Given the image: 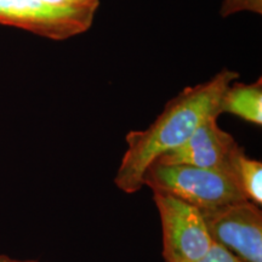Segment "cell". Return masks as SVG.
<instances>
[{
    "label": "cell",
    "mask_w": 262,
    "mask_h": 262,
    "mask_svg": "<svg viewBox=\"0 0 262 262\" xmlns=\"http://www.w3.org/2000/svg\"><path fill=\"white\" fill-rule=\"evenodd\" d=\"M238 77V72L224 68L210 80L185 88L147 129L130 131L114 185L127 194L139 192L147 168L158 157L185 143L206 118L222 114V95Z\"/></svg>",
    "instance_id": "6da1fadb"
},
{
    "label": "cell",
    "mask_w": 262,
    "mask_h": 262,
    "mask_svg": "<svg viewBox=\"0 0 262 262\" xmlns=\"http://www.w3.org/2000/svg\"><path fill=\"white\" fill-rule=\"evenodd\" d=\"M100 0H0V24L66 40L89 31Z\"/></svg>",
    "instance_id": "7a4b0ae2"
},
{
    "label": "cell",
    "mask_w": 262,
    "mask_h": 262,
    "mask_svg": "<svg viewBox=\"0 0 262 262\" xmlns=\"http://www.w3.org/2000/svg\"><path fill=\"white\" fill-rule=\"evenodd\" d=\"M143 186L181 199L199 210L247 201L229 173L181 164L152 163L143 175Z\"/></svg>",
    "instance_id": "3957f363"
},
{
    "label": "cell",
    "mask_w": 262,
    "mask_h": 262,
    "mask_svg": "<svg viewBox=\"0 0 262 262\" xmlns=\"http://www.w3.org/2000/svg\"><path fill=\"white\" fill-rule=\"evenodd\" d=\"M153 201L162 225L163 257L201 261L214 243L201 210L165 193L153 192Z\"/></svg>",
    "instance_id": "277c9868"
},
{
    "label": "cell",
    "mask_w": 262,
    "mask_h": 262,
    "mask_svg": "<svg viewBox=\"0 0 262 262\" xmlns=\"http://www.w3.org/2000/svg\"><path fill=\"white\" fill-rule=\"evenodd\" d=\"M209 235L243 262H262V212L253 202L201 210Z\"/></svg>",
    "instance_id": "5b68a950"
},
{
    "label": "cell",
    "mask_w": 262,
    "mask_h": 262,
    "mask_svg": "<svg viewBox=\"0 0 262 262\" xmlns=\"http://www.w3.org/2000/svg\"><path fill=\"white\" fill-rule=\"evenodd\" d=\"M243 150V147L238 145L231 134L226 133L219 126L217 117L211 116L206 118L185 143L170 152L164 153L153 163L168 165L181 164L195 168L217 170L227 172L234 178V162Z\"/></svg>",
    "instance_id": "8992f818"
},
{
    "label": "cell",
    "mask_w": 262,
    "mask_h": 262,
    "mask_svg": "<svg viewBox=\"0 0 262 262\" xmlns=\"http://www.w3.org/2000/svg\"><path fill=\"white\" fill-rule=\"evenodd\" d=\"M221 113H231L245 122L262 125V79L255 83L231 84L222 95Z\"/></svg>",
    "instance_id": "52a82bcc"
},
{
    "label": "cell",
    "mask_w": 262,
    "mask_h": 262,
    "mask_svg": "<svg viewBox=\"0 0 262 262\" xmlns=\"http://www.w3.org/2000/svg\"><path fill=\"white\" fill-rule=\"evenodd\" d=\"M233 175L245 199L260 206L262 204V163L260 160L249 158L243 150L234 162Z\"/></svg>",
    "instance_id": "ba28073f"
},
{
    "label": "cell",
    "mask_w": 262,
    "mask_h": 262,
    "mask_svg": "<svg viewBox=\"0 0 262 262\" xmlns=\"http://www.w3.org/2000/svg\"><path fill=\"white\" fill-rule=\"evenodd\" d=\"M243 11L261 15L262 0H224L220 9V15L225 18Z\"/></svg>",
    "instance_id": "9c48e42d"
},
{
    "label": "cell",
    "mask_w": 262,
    "mask_h": 262,
    "mask_svg": "<svg viewBox=\"0 0 262 262\" xmlns=\"http://www.w3.org/2000/svg\"><path fill=\"white\" fill-rule=\"evenodd\" d=\"M199 262H243L241 258H238L227 249H225L221 245L212 243L210 250L208 254L202 258Z\"/></svg>",
    "instance_id": "30bf717a"
},
{
    "label": "cell",
    "mask_w": 262,
    "mask_h": 262,
    "mask_svg": "<svg viewBox=\"0 0 262 262\" xmlns=\"http://www.w3.org/2000/svg\"><path fill=\"white\" fill-rule=\"evenodd\" d=\"M0 262H40L38 260H21V258H15L9 256V255L0 254Z\"/></svg>",
    "instance_id": "8fae6325"
},
{
    "label": "cell",
    "mask_w": 262,
    "mask_h": 262,
    "mask_svg": "<svg viewBox=\"0 0 262 262\" xmlns=\"http://www.w3.org/2000/svg\"><path fill=\"white\" fill-rule=\"evenodd\" d=\"M164 261L165 262H191L185 260V258H180V257H164Z\"/></svg>",
    "instance_id": "7c38bea8"
}]
</instances>
